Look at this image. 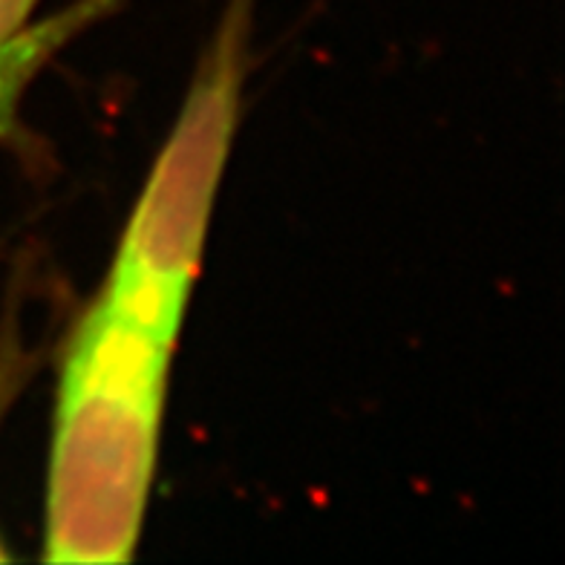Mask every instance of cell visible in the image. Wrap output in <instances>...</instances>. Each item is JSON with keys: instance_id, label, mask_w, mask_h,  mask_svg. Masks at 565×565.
Instances as JSON below:
<instances>
[{"instance_id": "obj_1", "label": "cell", "mask_w": 565, "mask_h": 565, "mask_svg": "<svg viewBox=\"0 0 565 565\" xmlns=\"http://www.w3.org/2000/svg\"><path fill=\"white\" fill-rule=\"evenodd\" d=\"M173 343L93 303L61 358L46 563H127L157 473Z\"/></svg>"}, {"instance_id": "obj_2", "label": "cell", "mask_w": 565, "mask_h": 565, "mask_svg": "<svg viewBox=\"0 0 565 565\" xmlns=\"http://www.w3.org/2000/svg\"><path fill=\"white\" fill-rule=\"evenodd\" d=\"M252 9L254 0H228L98 298L116 318L173 347L243 116Z\"/></svg>"}, {"instance_id": "obj_3", "label": "cell", "mask_w": 565, "mask_h": 565, "mask_svg": "<svg viewBox=\"0 0 565 565\" xmlns=\"http://www.w3.org/2000/svg\"><path fill=\"white\" fill-rule=\"evenodd\" d=\"M125 0H75L58 15L30 23L0 44V141L18 134V110L38 73L75 38L105 21Z\"/></svg>"}, {"instance_id": "obj_4", "label": "cell", "mask_w": 565, "mask_h": 565, "mask_svg": "<svg viewBox=\"0 0 565 565\" xmlns=\"http://www.w3.org/2000/svg\"><path fill=\"white\" fill-rule=\"evenodd\" d=\"M41 7V0H0V44L30 26L32 12Z\"/></svg>"}, {"instance_id": "obj_5", "label": "cell", "mask_w": 565, "mask_h": 565, "mask_svg": "<svg viewBox=\"0 0 565 565\" xmlns=\"http://www.w3.org/2000/svg\"><path fill=\"white\" fill-rule=\"evenodd\" d=\"M9 559V551H7V545H3V536H0V563H7Z\"/></svg>"}]
</instances>
